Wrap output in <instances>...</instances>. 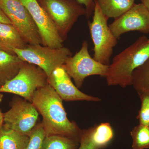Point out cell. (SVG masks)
Wrapping results in <instances>:
<instances>
[{"label": "cell", "mask_w": 149, "mask_h": 149, "mask_svg": "<svg viewBox=\"0 0 149 149\" xmlns=\"http://www.w3.org/2000/svg\"><path fill=\"white\" fill-rule=\"evenodd\" d=\"M31 15L38 28L42 45L52 48L63 47V40L56 26L37 0H20Z\"/></svg>", "instance_id": "10"}, {"label": "cell", "mask_w": 149, "mask_h": 149, "mask_svg": "<svg viewBox=\"0 0 149 149\" xmlns=\"http://www.w3.org/2000/svg\"><path fill=\"white\" fill-rule=\"evenodd\" d=\"M4 124V114L0 110V129Z\"/></svg>", "instance_id": "27"}, {"label": "cell", "mask_w": 149, "mask_h": 149, "mask_svg": "<svg viewBox=\"0 0 149 149\" xmlns=\"http://www.w3.org/2000/svg\"><path fill=\"white\" fill-rule=\"evenodd\" d=\"M0 50L6 51V52L9 53L15 54L13 52H11V51L9 49H8L5 46H4L3 45H2L1 42H0Z\"/></svg>", "instance_id": "26"}, {"label": "cell", "mask_w": 149, "mask_h": 149, "mask_svg": "<svg viewBox=\"0 0 149 149\" xmlns=\"http://www.w3.org/2000/svg\"><path fill=\"white\" fill-rule=\"evenodd\" d=\"M132 139V149L149 148V127L139 124L130 132Z\"/></svg>", "instance_id": "20"}, {"label": "cell", "mask_w": 149, "mask_h": 149, "mask_svg": "<svg viewBox=\"0 0 149 149\" xmlns=\"http://www.w3.org/2000/svg\"><path fill=\"white\" fill-rule=\"evenodd\" d=\"M23 61L16 55L0 50V87L17 74Z\"/></svg>", "instance_id": "13"}, {"label": "cell", "mask_w": 149, "mask_h": 149, "mask_svg": "<svg viewBox=\"0 0 149 149\" xmlns=\"http://www.w3.org/2000/svg\"><path fill=\"white\" fill-rule=\"evenodd\" d=\"M131 85L138 94L149 95V58L133 72Z\"/></svg>", "instance_id": "18"}, {"label": "cell", "mask_w": 149, "mask_h": 149, "mask_svg": "<svg viewBox=\"0 0 149 149\" xmlns=\"http://www.w3.org/2000/svg\"><path fill=\"white\" fill-rule=\"evenodd\" d=\"M109 65L102 64L91 56L88 43L84 40L79 52L69 57L62 67L74 80L77 88H80L86 77L93 75L106 77Z\"/></svg>", "instance_id": "6"}, {"label": "cell", "mask_w": 149, "mask_h": 149, "mask_svg": "<svg viewBox=\"0 0 149 149\" xmlns=\"http://www.w3.org/2000/svg\"><path fill=\"white\" fill-rule=\"evenodd\" d=\"M80 4L83 5L85 7L86 16L87 18L91 17L94 12L96 0H76Z\"/></svg>", "instance_id": "24"}, {"label": "cell", "mask_w": 149, "mask_h": 149, "mask_svg": "<svg viewBox=\"0 0 149 149\" xmlns=\"http://www.w3.org/2000/svg\"><path fill=\"white\" fill-rule=\"evenodd\" d=\"M0 42L13 52L14 49H21L28 45L13 24L2 23H0Z\"/></svg>", "instance_id": "14"}, {"label": "cell", "mask_w": 149, "mask_h": 149, "mask_svg": "<svg viewBox=\"0 0 149 149\" xmlns=\"http://www.w3.org/2000/svg\"><path fill=\"white\" fill-rule=\"evenodd\" d=\"M13 51L22 61L35 65L42 69L48 78L55 69L62 67L72 56L68 48H52L41 45H28L24 49H14Z\"/></svg>", "instance_id": "5"}, {"label": "cell", "mask_w": 149, "mask_h": 149, "mask_svg": "<svg viewBox=\"0 0 149 149\" xmlns=\"http://www.w3.org/2000/svg\"><path fill=\"white\" fill-rule=\"evenodd\" d=\"M0 23L12 24L11 21L0 8Z\"/></svg>", "instance_id": "25"}, {"label": "cell", "mask_w": 149, "mask_h": 149, "mask_svg": "<svg viewBox=\"0 0 149 149\" xmlns=\"http://www.w3.org/2000/svg\"><path fill=\"white\" fill-rule=\"evenodd\" d=\"M29 136L22 135L4 125L0 129V149H24Z\"/></svg>", "instance_id": "16"}, {"label": "cell", "mask_w": 149, "mask_h": 149, "mask_svg": "<svg viewBox=\"0 0 149 149\" xmlns=\"http://www.w3.org/2000/svg\"><path fill=\"white\" fill-rule=\"evenodd\" d=\"M102 12L108 18L120 17L135 4V0H97Z\"/></svg>", "instance_id": "15"}, {"label": "cell", "mask_w": 149, "mask_h": 149, "mask_svg": "<svg viewBox=\"0 0 149 149\" xmlns=\"http://www.w3.org/2000/svg\"><path fill=\"white\" fill-rule=\"evenodd\" d=\"M149 58V38L143 35L115 56L105 77L108 85L125 88L132 85L133 72Z\"/></svg>", "instance_id": "2"}, {"label": "cell", "mask_w": 149, "mask_h": 149, "mask_svg": "<svg viewBox=\"0 0 149 149\" xmlns=\"http://www.w3.org/2000/svg\"><path fill=\"white\" fill-rule=\"evenodd\" d=\"M114 136L113 129L108 123H102L93 127L91 139L97 149L106 148Z\"/></svg>", "instance_id": "17"}, {"label": "cell", "mask_w": 149, "mask_h": 149, "mask_svg": "<svg viewBox=\"0 0 149 149\" xmlns=\"http://www.w3.org/2000/svg\"><path fill=\"white\" fill-rule=\"evenodd\" d=\"M48 84V77L42 69L23 61L17 74L0 87V93L15 94L32 102L36 91Z\"/></svg>", "instance_id": "3"}, {"label": "cell", "mask_w": 149, "mask_h": 149, "mask_svg": "<svg viewBox=\"0 0 149 149\" xmlns=\"http://www.w3.org/2000/svg\"><path fill=\"white\" fill-rule=\"evenodd\" d=\"M0 8L27 44L42 45L35 22L20 0H0Z\"/></svg>", "instance_id": "7"}, {"label": "cell", "mask_w": 149, "mask_h": 149, "mask_svg": "<svg viewBox=\"0 0 149 149\" xmlns=\"http://www.w3.org/2000/svg\"><path fill=\"white\" fill-rule=\"evenodd\" d=\"M48 83L53 88L63 100L99 102L97 97L89 95L80 91L74 85L66 71L62 67L56 68L48 78Z\"/></svg>", "instance_id": "12"}, {"label": "cell", "mask_w": 149, "mask_h": 149, "mask_svg": "<svg viewBox=\"0 0 149 149\" xmlns=\"http://www.w3.org/2000/svg\"><path fill=\"white\" fill-rule=\"evenodd\" d=\"M141 3L149 11V0H141Z\"/></svg>", "instance_id": "28"}, {"label": "cell", "mask_w": 149, "mask_h": 149, "mask_svg": "<svg viewBox=\"0 0 149 149\" xmlns=\"http://www.w3.org/2000/svg\"><path fill=\"white\" fill-rule=\"evenodd\" d=\"M44 5L63 40L78 17L86 15L85 9L70 0H44Z\"/></svg>", "instance_id": "9"}, {"label": "cell", "mask_w": 149, "mask_h": 149, "mask_svg": "<svg viewBox=\"0 0 149 149\" xmlns=\"http://www.w3.org/2000/svg\"><path fill=\"white\" fill-rule=\"evenodd\" d=\"M80 142L59 135L46 136L42 149H78Z\"/></svg>", "instance_id": "19"}, {"label": "cell", "mask_w": 149, "mask_h": 149, "mask_svg": "<svg viewBox=\"0 0 149 149\" xmlns=\"http://www.w3.org/2000/svg\"><path fill=\"white\" fill-rule=\"evenodd\" d=\"M93 127L83 130L78 149H97L91 139Z\"/></svg>", "instance_id": "23"}, {"label": "cell", "mask_w": 149, "mask_h": 149, "mask_svg": "<svg viewBox=\"0 0 149 149\" xmlns=\"http://www.w3.org/2000/svg\"><path fill=\"white\" fill-rule=\"evenodd\" d=\"M4 114V125L22 135L29 136L37 125L39 113L35 106L24 99L16 97L10 109Z\"/></svg>", "instance_id": "8"}, {"label": "cell", "mask_w": 149, "mask_h": 149, "mask_svg": "<svg viewBox=\"0 0 149 149\" xmlns=\"http://www.w3.org/2000/svg\"><path fill=\"white\" fill-rule=\"evenodd\" d=\"M109 18L102 12L97 0L92 22L88 26L94 45L93 58L102 64L109 65L113 48L117 45L118 39L108 25Z\"/></svg>", "instance_id": "4"}, {"label": "cell", "mask_w": 149, "mask_h": 149, "mask_svg": "<svg viewBox=\"0 0 149 149\" xmlns=\"http://www.w3.org/2000/svg\"><path fill=\"white\" fill-rule=\"evenodd\" d=\"M109 27L118 40L121 35L131 31L149 33V11L142 3L135 4L128 11L115 19Z\"/></svg>", "instance_id": "11"}, {"label": "cell", "mask_w": 149, "mask_h": 149, "mask_svg": "<svg viewBox=\"0 0 149 149\" xmlns=\"http://www.w3.org/2000/svg\"><path fill=\"white\" fill-rule=\"evenodd\" d=\"M3 97V95L2 93H0V103L2 101Z\"/></svg>", "instance_id": "29"}, {"label": "cell", "mask_w": 149, "mask_h": 149, "mask_svg": "<svg viewBox=\"0 0 149 149\" xmlns=\"http://www.w3.org/2000/svg\"><path fill=\"white\" fill-rule=\"evenodd\" d=\"M45 132L42 123L35 126L29 136V141L24 149H42Z\"/></svg>", "instance_id": "21"}, {"label": "cell", "mask_w": 149, "mask_h": 149, "mask_svg": "<svg viewBox=\"0 0 149 149\" xmlns=\"http://www.w3.org/2000/svg\"><path fill=\"white\" fill-rule=\"evenodd\" d=\"M141 99V107L137 118L139 124L149 127V95L146 94H138Z\"/></svg>", "instance_id": "22"}, {"label": "cell", "mask_w": 149, "mask_h": 149, "mask_svg": "<svg viewBox=\"0 0 149 149\" xmlns=\"http://www.w3.org/2000/svg\"><path fill=\"white\" fill-rule=\"evenodd\" d=\"M62 101L48 84L36 91L32 103L42 117L46 136L59 135L80 142L83 130L68 118Z\"/></svg>", "instance_id": "1"}]
</instances>
